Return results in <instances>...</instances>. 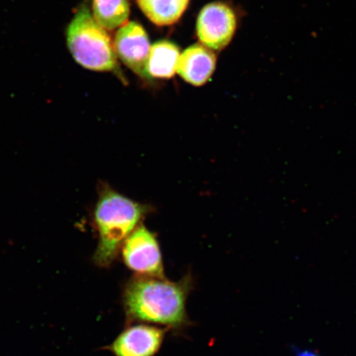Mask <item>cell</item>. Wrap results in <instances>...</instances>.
<instances>
[{
  "label": "cell",
  "instance_id": "obj_1",
  "mask_svg": "<svg viewBox=\"0 0 356 356\" xmlns=\"http://www.w3.org/2000/svg\"><path fill=\"white\" fill-rule=\"evenodd\" d=\"M191 275L179 282L136 275L124 286L122 302L128 323L161 325L181 330L189 324L186 300L193 289Z\"/></svg>",
  "mask_w": 356,
  "mask_h": 356
},
{
  "label": "cell",
  "instance_id": "obj_2",
  "mask_svg": "<svg viewBox=\"0 0 356 356\" xmlns=\"http://www.w3.org/2000/svg\"><path fill=\"white\" fill-rule=\"evenodd\" d=\"M152 211L149 204L136 202L110 186L102 184L93 210V225L99 234V243L92 260L108 268L117 259L127 238Z\"/></svg>",
  "mask_w": 356,
  "mask_h": 356
},
{
  "label": "cell",
  "instance_id": "obj_3",
  "mask_svg": "<svg viewBox=\"0 0 356 356\" xmlns=\"http://www.w3.org/2000/svg\"><path fill=\"white\" fill-rule=\"evenodd\" d=\"M66 42L74 60L83 68L99 72L118 68L110 35L97 24L87 6L79 8L67 26Z\"/></svg>",
  "mask_w": 356,
  "mask_h": 356
},
{
  "label": "cell",
  "instance_id": "obj_4",
  "mask_svg": "<svg viewBox=\"0 0 356 356\" xmlns=\"http://www.w3.org/2000/svg\"><path fill=\"white\" fill-rule=\"evenodd\" d=\"M124 265L137 275L164 277L163 261L154 234L143 225L133 231L122 245Z\"/></svg>",
  "mask_w": 356,
  "mask_h": 356
},
{
  "label": "cell",
  "instance_id": "obj_5",
  "mask_svg": "<svg viewBox=\"0 0 356 356\" xmlns=\"http://www.w3.org/2000/svg\"><path fill=\"white\" fill-rule=\"evenodd\" d=\"M237 19L234 12L220 2L211 3L200 11L197 24V37L204 46L220 51L232 41Z\"/></svg>",
  "mask_w": 356,
  "mask_h": 356
},
{
  "label": "cell",
  "instance_id": "obj_6",
  "mask_svg": "<svg viewBox=\"0 0 356 356\" xmlns=\"http://www.w3.org/2000/svg\"><path fill=\"white\" fill-rule=\"evenodd\" d=\"M114 49L120 59L138 76L151 79L148 63L151 46L143 26L136 22L124 24L115 34Z\"/></svg>",
  "mask_w": 356,
  "mask_h": 356
},
{
  "label": "cell",
  "instance_id": "obj_7",
  "mask_svg": "<svg viewBox=\"0 0 356 356\" xmlns=\"http://www.w3.org/2000/svg\"><path fill=\"white\" fill-rule=\"evenodd\" d=\"M166 332L149 324L131 325L106 348L115 356H154L161 348Z\"/></svg>",
  "mask_w": 356,
  "mask_h": 356
},
{
  "label": "cell",
  "instance_id": "obj_8",
  "mask_svg": "<svg viewBox=\"0 0 356 356\" xmlns=\"http://www.w3.org/2000/svg\"><path fill=\"white\" fill-rule=\"evenodd\" d=\"M216 65V56L210 49L195 44L180 56L177 72L185 81L202 86L211 79Z\"/></svg>",
  "mask_w": 356,
  "mask_h": 356
},
{
  "label": "cell",
  "instance_id": "obj_9",
  "mask_svg": "<svg viewBox=\"0 0 356 356\" xmlns=\"http://www.w3.org/2000/svg\"><path fill=\"white\" fill-rule=\"evenodd\" d=\"M180 52L175 44L168 41L156 42L151 47L148 73L152 79H170L177 70Z\"/></svg>",
  "mask_w": 356,
  "mask_h": 356
},
{
  "label": "cell",
  "instance_id": "obj_10",
  "mask_svg": "<svg viewBox=\"0 0 356 356\" xmlns=\"http://www.w3.org/2000/svg\"><path fill=\"white\" fill-rule=\"evenodd\" d=\"M148 19L158 26L175 24L181 19L190 0H136Z\"/></svg>",
  "mask_w": 356,
  "mask_h": 356
},
{
  "label": "cell",
  "instance_id": "obj_11",
  "mask_svg": "<svg viewBox=\"0 0 356 356\" xmlns=\"http://www.w3.org/2000/svg\"><path fill=\"white\" fill-rule=\"evenodd\" d=\"M92 16L106 30H114L126 24L130 16L128 0H92Z\"/></svg>",
  "mask_w": 356,
  "mask_h": 356
},
{
  "label": "cell",
  "instance_id": "obj_12",
  "mask_svg": "<svg viewBox=\"0 0 356 356\" xmlns=\"http://www.w3.org/2000/svg\"><path fill=\"white\" fill-rule=\"evenodd\" d=\"M296 356H320L315 351H312L309 350H296Z\"/></svg>",
  "mask_w": 356,
  "mask_h": 356
}]
</instances>
